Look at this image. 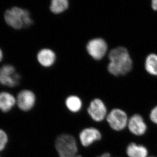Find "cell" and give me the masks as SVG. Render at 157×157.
Here are the masks:
<instances>
[{
	"mask_svg": "<svg viewBox=\"0 0 157 157\" xmlns=\"http://www.w3.org/2000/svg\"><path fill=\"white\" fill-rule=\"evenodd\" d=\"M108 59L110 62L107 70L113 75H124L132 70L133 61L124 47L118 46L111 49L108 54Z\"/></svg>",
	"mask_w": 157,
	"mask_h": 157,
	"instance_id": "cell-1",
	"label": "cell"
},
{
	"mask_svg": "<svg viewBox=\"0 0 157 157\" xmlns=\"http://www.w3.org/2000/svg\"><path fill=\"white\" fill-rule=\"evenodd\" d=\"M4 18L8 25L16 30L27 28L33 23L30 12L17 6L7 9L5 12Z\"/></svg>",
	"mask_w": 157,
	"mask_h": 157,
	"instance_id": "cell-2",
	"label": "cell"
},
{
	"mask_svg": "<svg viewBox=\"0 0 157 157\" xmlns=\"http://www.w3.org/2000/svg\"><path fill=\"white\" fill-rule=\"evenodd\" d=\"M56 147L59 157H76L77 144L71 135L64 134L58 137L56 142Z\"/></svg>",
	"mask_w": 157,
	"mask_h": 157,
	"instance_id": "cell-3",
	"label": "cell"
},
{
	"mask_svg": "<svg viewBox=\"0 0 157 157\" xmlns=\"http://www.w3.org/2000/svg\"><path fill=\"white\" fill-rule=\"evenodd\" d=\"M106 118L110 127L117 131L123 130L127 127L129 121L126 112L119 108L111 110Z\"/></svg>",
	"mask_w": 157,
	"mask_h": 157,
	"instance_id": "cell-4",
	"label": "cell"
},
{
	"mask_svg": "<svg viewBox=\"0 0 157 157\" xmlns=\"http://www.w3.org/2000/svg\"><path fill=\"white\" fill-rule=\"evenodd\" d=\"M21 76L14 66L6 64L0 67V84L10 87H14L19 84Z\"/></svg>",
	"mask_w": 157,
	"mask_h": 157,
	"instance_id": "cell-5",
	"label": "cell"
},
{
	"mask_svg": "<svg viewBox=\"0 0 157 157\" xmlns=\"http://www.w3.org/2000/svg\"><path fill=\"white\" fill-rule=\"evenodd\" d=\"M89 55L95 60L102 59L108 51L106 42L101 38H95L90 40L86 46Z\"/></svg>",
	"mask_w": 157,
	"mask_h": 157,
	"instance_id": "cell-6",
	"label": "cell"
},
{
	"mask_svg": "<svg viewBox=\"0 0 157 157\" xmlns=\"http://www.w3.org/2000/svg\"><path fill=\"white\" fill-rule=\"evenodd\" d=\"M87 112L90 117L96 122H101L107 116L106 106L102 100L96 98L90 102Z\"/></svg>",
	"mask_w": 157,
	"mask_h": 157,
	"instance_id": "cell-7",
	"label": "cell"
},
{
	"mask_svg": "<svg viewBox=\"0 0 157 157\" xmlns=\"http://www.w3.org/2000/svg\"><path fill=\"white\" fill-rule=\"evenodd\" d=\"M17 104L18 108L22 111L31 109L36 102V96L32 90H24L19 92L17 96Z\"/></svg>",
	"mask_w": 157,
	"mask_h": 157,
	"instance_id": "cell-8",
	"label": "cell"
},
{
	"mask_svg": "<svg viewBox=\"0 0 157 157\" xmlns=\"http://www.w3.org/2000/svg\"><path fill=\"white\" fill-rule=\"evenodd\" d=\"M127 127L131 133L136 136H142L147 130V125L142 116L134 114L129 119Z\"/></svg>",
	"mask_w": 157,
	"mask_h": 157,
	"instance_id": "cell-9",
	"label": "cell"
},
{
	"mask_svg": "<svg viewBox=\"0 0 157 157\" xmlns=\"http://www.w3.org/2000/svg\"><path fill=\"white\" fill-rule=\"evenodd\" d=\"M102 138L100 131L94 128H87L83 129L79 135L80 142L84 147H89L96 141Z\"/></svg>",
	"mask_w": 157,
	"mask_h": 157,
	"instance_id": "cell-10",
	"label": "cell"
},
{
	"mask_svg": "<svg viewBox=\"0 0 157 157\" xmlns=\"http://www.w3.org/2000/svg\"><path fill=\"white\" fill-rule=\"evenodd\" d=\"M37 59L40 65L48 68L55 64L56 61V55L52 49L43 48L37 53Z\"/></svg>",
	"mask_w": 157,
	"mask_h": 157,
	"instance_id": "cell-11",
	"label": "cell"
},
{
	"mask_svg": "<svg viewBox=\"0 0 157 157\" xmlns=\"http://www.w3.org/2000/svg\"><path fill=\"white\" fill-rule=\"evenodd\" d=\"M17 103V100L13 95L9 92H0V110L3 113L10 111Z\"/></svg>",
	"mask_w": 157,
	"mask_h": 157,
	"instance_id": "cell-12",
	"label": "cell"
},
{
	"mask_svg": "<svg viewBox=\"0 0 157 157\" xmlns=\"http://www.w3.org/2000/svg\"><path fill=\"white\" fill-rule=\"evenodd\" d=\"M126 154L129 157H147L148 150L144 145L132 142L127 147Z\"/></svg>",
	"mask_w": 157,
	"mask_h": 157,
	"instance_id": "cell-13",
	"label": "cell"
},
{
	"mask_svg": "<svg viewBox=\"0 0 157 157\" xmlns=\"http://www.w3.org/2000/svg\"><path fill=\"white\" fill-rule=\"evenodd\" d=\"M144 66L149 74L157 76V55L154 53L149 54L145 59Z\"/></svg>",
	"mask_w": 157,
	"mask_h": 157,
	"instance_id": "cell-14",
	"label": "cell"
},
{
	"mask_svg": "<svg viewBox=\"0 0 157 157\" xmlns=\"http://www.w3.org/2000/svg\"><path fill=\"white\" fill-rule=\"evenodd\" d=\"M65 104L67 108L72 113H77L80 111L82 106L81 99L75 95H72L67 97L66 100Z\"/></svg>",
	"mask_w": 157,
	"mask_h": 157,
	"instance_id": "cell-15",
	"label": "cell"
},
{
	"mask_svg": "<svg viewBox=\"0 0 157 157\" xmlns=\"http://www.w3.org/2000/svg\"><path fill=\"white\" fill-rule=\"evenodd\" d=\"M69 2L68 0H52L50 5V10L56 14H61L68 8Z\"/></svg>",
	"mask_w": 157,
	"mask_h": 157,
	"instance_id": "cell-16",
	"label": "cell"
},
{
	"mask_svg": "<svg viewBox=\"0 0 157 157\" xmlns=\"http://www.w3.org/2000/svg\"><path fill=\"white\" fill-rule=\"evenodd\" d=\"M7 141L8 137L6 133L0 129V151L5 148Z\"/></svg>",
	"mask_w": 157,
	"mask_h": 157,
	"instance_id": "cell-17",
	"label": "cell"
},
{
	"mask_svg": "<svg viewBox=\"0 0 157 157\" xmlns=\"http://www.w3.org/2000/svg\"><path fill=\"white\" fill-rule=\"evenodd\" d=\"M150 117L151 122L157 124V105L151 110L150 113Z\"/></svg>",
	"mask_w": 157,
	"mask_h": 157,
	"instance_id": "cell-18",
	"label": "cell"
},
{
	"mask_svg": "<svg viewBox=\"0 0 157 157\" xmlns=\"http://www.w3.org/2000/svg\"><path fill=\"white\" fill-rule=\"evenodd\" d=\"M151 5L153 10H157V0H153L151 1Z\"/></svg>",
	"mask_w": 157,
	"mask_h": 157,
	"instance_id": "cell-19",
	"label": "cell"
},
{
	"mask_svg": "<svg viewBox=\"0 0 157 157\" xmlns=\"http://www.w3.org/2000/svg\"><path fill=\"white\" fill-rule=\"evenodd\" d=\"M3 57H4L3 52L1 48H0V63L1 62L2 60H3Z\"/></svg>",
	"mask_w": 157,
	"mask_h": 157,
	"instance_id": "cell-20",
	"label": "cell"
},
{
	"mask_svg": "<svg viewBox=\"0 0 157 157\" xmlns=\"http://www.w3.org/2000/svg\"><path fill=\"white\" fill-rule=\"evenodd\" d=\"M98 157H111V155L109 153H106Z\"/></svg>",
	"mask_w": 157,
	"mask_h": 157,
	"instance_id": "cell-21",
	"label": "cell"
},
{
	"mask_svg": "<svg viewBox=\"0 0 157 157\" xmlns=\"http://www.w3.org/2000/svg\"><path fill=\"white\" fill-rule=\"evenodd\" d=\"M77 157H82V156L80 155H77Z\"/></svg>",
	"mask_w": 157,
	"mask_h": 157,
	"instance_id": "cell-22",
	"label": "cell"
}]
</instances>
